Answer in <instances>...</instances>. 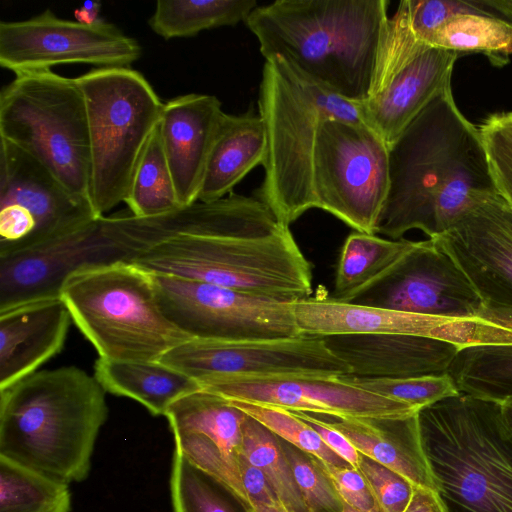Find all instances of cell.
Returning <instances> with one entry per match:
<instances>
[{"label": "cell", "mask_w": 512, "mask_h": 512, "mask_svg": "<svg viewBox=\"0 0 512 512\" xmlns=\"http://www.w3.org/2000/svg\"><path fill=\"white\" fill-rule=\"evenodd\" d=\"M0 139L36 158L74 197L91 204L89 126L76 78L52 70L16 74L0 92Z\"/></svg>", "instance_id": "cell-8"}, {"label": "cell", "mask_w": 512, "mask_h": 512, "mask_svg": "<svg viewBox=\"0 0 512 512\" xmlns=\"http://www.w3.org/2000/svg\"><path fill=\"white\" fill-rule=\"evenodd\" d=\"M499 196L479 128L458 108L451 82L389 146V190L376 234L413 229L437 238Z\"/></svg>", "instance_id": "cell-2"}, {"label": "cell", "mask_w": 512, "mask_h": 512, "mask_svg": "<svg viewBox=\"0 0 512 512\" xmlns=\"http://www.w3.org/2000/svg\"><path fill=\"white\" fill-rule=\"evenodd\" d=\"M100 10V1L87 0L83 3L81 7H78L74 11V17L76 21L81 24L88 26L97 25L104 21V19L100 17Z\"/></svg>", "instance_id": "cell-46"}, {"label": "cell", "mask_w": 512, "mask_h": 512, "mask_svg": "<svg viewBox=\"0 0 512 512\" xmlns=\"http://www.w3.org/2000/svg\"><path fill=\"white\" fill-rule=\"evenodd\" d=\"M499 405L502 420L508 430L512 433V397L508 398Z\"/></svg>", "instance_id": "cell-47"}, {"label": "cell", "mask_w": 512, "mask_h": 512, "mask_svg": "<svg viewBox=\"0 0 512 512\" xmlns=\"http://www.w3.org/2000/svg\"><path fill=\"white\" fill-rule=\"evenodd\" d=\"M347 302L454 319L477 317L483 307L465 274L430 238L415 241Z\"/></svg>", "instance_id": "cell-17"}, {"label": "cell", "mask_w": 512, "mask_h": 512, "mask_svg": "<svg viewBox=\"0 0 512 512\" xmlns=\"http://www.w3.org/2000/svg\"><path fill=\"white\" fill-rule=\"evenodd\" d=\"M266 152V128L259 113H225L211 149L198 201L210 202L229 195L252 169L263 165Z\"/></svg>", "instance_id": "cell-26"}, {"label": "cell", "mask_w": 512, "mask_h": 512, "mask_svg": "<svg viewBox=\"0 0 512 512\" xmlns=\"http://www.w3.org/2000/svg\"><path fill=\"white\" fill-rule=\"evenodd\" d=\"M315 208L376 235L389 190V146L364 122L324 118L313 156Z\"/></svg>", "instance_id": "cell-10"}, {"label": "cell", "mask_w": 512, "mask_h": 512, "mask_svg": "<svg viewBox=\"0 0 512 512\" xmlns=\"http://www.w3.org/2000/svg\"><path fill=\"white\" fill-rule=\"evenodd\" d=\"M70 312L61 297L0 313V390L36 372L65 343Z\"/></svg>", "instance_id": "cell-24"}, {"label": "cell", "mask_w": 512, "mask_h": 512, "mask_svg": "<svg viewBox=\"0 0 512 512\" xmlns=\"http://www.w3.org/2000/svg\"><path fill=\"white\" fill-rule=\"evenodd\" d=\"M433 239L465 274L484 307L512 312V210L500 196Z\"/></svg>", "instance_id": "cell-20"}, {"label": "cell", "mask_w": 512, "mask_h": 512, "mask_svg": "<svg viewBox=\"0 0 512 512\" xmlns=\"http://www.w3.org/2000/svg\"><path fill=\"white\" fill-rule=\"evenodd\" d=\"M141 46L115 25L58 18L50 9L23 21L0 22V65L16 74L65 64L129 67Z\"/></svg>", "instance_id": "cell-15"}, {"label": "cell", "mask_w": 512, "mask_h": 512, "mask_svg": "<svg viewBox=\"0 0 512 512\" xmlns=\"http://www.w3.org/2000/svg\"><path fill=\"white\" fill-rule=\"evenodd\" d=\"M301 335L408 334L444 340L460 349L492 342L488 324L480 317L454 319L309 297L293 303Z\"/></svg>", "instance_id": "cell-19"}, {"label": "cell", "mask_w": 512, "mask_h": 512, "mask_svg": "<svg viewBox=\"0 0 512 512\" xmlns=\"http://www.w3.org/2000/svg\"><path fill=\"white\" fill-rule=\"evenodd\" d=\"M159 362L199 381L215 375L314 376L348 375V365L318 336L259 340L192 338Z\"/></svg>", "instance_id": "cell-16"}, {"label": "cell", "mask_w": 512, "mask_h": 512, "mask_svg": "<svg viewBox=\"0 0 512 512\" xmlns=\"http://www.w3.org/2000/svg\"><path fill=\"white\" fill-rule=\"evenodd\" d=\"M171 493L175 512H237L234 504L238 502L231 493L177 451L173 457Z\"/></svg>", "instance_id": "cell-35"}, {"label": "cell", "mask_w": 512, "mask_h": 512, "mask_svg": "<svg viewBox=\"0 0 512 512\" xmlns=\"http://www.w3.org/2000/svg\"><path fill=\"white\" fill-rule=\"evenodd\" d=\"M98 218L36 158L0 139V257L68 234Z\"/></svg>", "instance_id": "cell-12"}, {"label": "cell", "mask_w": 512, "mask_h": 512, "mask_svg": "<svg viewBox=\"0 0 512 512\" xmlns=\"http://www.w3.org/2000/svg\"><path fill=\"white\" fill-rule=\"evenodd\" d=\"M124 202L131 214L139 218L164 215L182 207L164 154L159 125L150 137Z\"/></svg>", "instance_id": "cell-32"}, {"label": "cell", "mask_w": 512, "mask_h": 512, "mask_svg": "<svg viewBox=\"0 0 512 512\" xmlns=\"http://www.w3.org/2000/svg\"><path fill=\"white\" fill-rule=\"evenodd\" d=\"M224 114L219 99L208 94L181 95L163 104L160 136L182 207L198 201Z\"/></svg>", "instance_id": "cell-21"}, {"label": "cell", "mask_w": 512, "mask_h": 512, "mask_svg": "<svg viewBox=\"0 0 512 512\" xmlns=\"http://www.w3.org/2000/svg\"><path fill=\"white\" fill-rule=\"evenodd\" d=\"M280 444L308 511L340 512L344 502L316 457L283 439Z\"/></svg>", "instance_id": "cell-39"}, {"label": "cell", "mask_w": 512, "mask_h": 512, "mask_svg": "<svg viewBox=\"0 0 512 512\" xmlns=\"http://www.w3.org/2000/svg\"><path fill=\"white\" fill-rule=\"evenodd\" d=\"M76 81L89 126L90 201L100 217L125 201L164 103L130 67L96 68Z\"/></svg>", "instance_id": "cell-9"}, {"label": "cell", "mask_w": 512, "mask_h": 512, "mask_svg": "<svg viewBox=\"0 0 512 512\" xmlns=\"http://www.w3.org/2000/svg\"><path fill=\"white\" fill-rule=\"evenodd\" d=\"M291 412L307 422L333 452L351 466L357 467L361 453L344 434L325 424L316 414L297 411Z\"/></svg>", "instance_id": "cell-43"}, {"label": "cell", "mask_w": 512, "mask_h": 512, "mask_svg": "<svg viewBox=\"0 0 512 512\" xmlns=\"http://www.w3.org/2000/svg\"><path fill=\"white\" fill-rule=\"evenodd\" d=\"M68 484L0 458V512H70Z\"/></svg>", "instance_id": "cell-33"}, {"label": "cell", "mask_w": 512, "mask_h": 512, "mask_svg": "<svg viewBox=\"0 0 512 512\" xmlns=\"http://www.w3.org/2000/svg\"><path fill=\"white\" fill-rule=\"evenodd\" d=\"M344 381L380 396L406 403L419 411L459 394L448 373L411 378L340 376Z\"/></svg>", "instance_id": "cell-38"}, {"label": "cell", "mask_w": 512, "mask_h": 512, "mask_svg": "<svg viewBox=\"0 0 512 512\" xmlns=\"http://www.w3.org/2000/svg\"><path fill=\"white\" fill-rule=\"evenodd\" d=\"M424 43L460 57L480 53L493 65L503 66L512 55V24L486 16L459 15L442 23Z\"/></svg>", "instance_id": "cell-31"}, {"label": "cell", "mask_w": 512, "mask_h": 512, "mask_svg": "<svg viewBox=\"0 0 512 512\" xmlns=\"http://www.w3.org/2000/svg\"><path fill=\"white\" fill-rule=\"evenodd\" d=\"M257 6L255 0H158L148 24L166 40L192 37L207 29L245 23Z\"/></svg>", "instance_id": "cell-28"}, {"label": "cell", "mask_w": 512, "mask_h": 512, "mask_svg": "<svg viewBox=\"0 0 512 512\" xmlns=\"http://www.w3.org/2000/svg\"><path fill=\"white\" fill-rule=\"evenodd\" d=\"M402 4L413 35L422 43L442 23L459 15L486 16L512 24V0H403Z\"/></svg>", "instance_id": "cell-36"}, {"label": "cell", "mask_w": 512, "mask_h": 512, "mask_svg": "<svg viewBox=\"0 0 512 512\" xmlns=\"http://www.w3.org/2000/svg\"><path fill=\"white\" fill-rule=\"evenodd\" d=\"M229 401L277 437L302 451L334 466H351L333 452L307 422L297 417L293 412L269 405L238 400Z\"/></svg>", "instance_id": "cell-37"}, {"label": "cell", "mask_w": 512, "mask_h": 512, "mask_svg": "<svg viewBox=\"0 0 512 512\" xmlns=\"http://www.w3.org/2000/svg\"><path fill=\"white\" fill-rule=\"evenodd\" d=\"M249 512H288L281 503L257 504Z\"/></svg>", "instance_id": "cell-48"}, {"label": "cell", "mask_w": 512, "mask_h": 512, "mask_svg": "<svg viewBox=\"0 0 512 512\" xmlns=\"http://www.w3.org/2000/svg\"><path fill=\"white\" fill-rule=\"evenodd\" d=\"M478 128L497 193L512 210V112L490 114Z\"/></svg>", "instance_id": "cell-40"}, {"label": "cell", "mask_w": 512, "mask_h": 512, "mask_svg": "<svg viewBox=\"0 0 512 512\" xmlns=\"http://www.w3.org/2000/svg\"><path fill=\"white\" fill-rule=\"evenodd\" d=\"M159 241L133 263L156 275L294 303L312 293V266L289 226L258 197L231 192L150 219Z\"/></svg>", "instance_id": "cell-1"}, {"label": "cell", "mask_w": 512, "mask_h": 512, "mask_svg": "<svg viewBox=\"0 0 512 512\" xmlns=\"http://www.w3.org/2000/svg\"><path fill=\"white\" fill-rule=\"evenodd\" d=\"M459 57L417 40L400 2L389 17L370 92L355 103L361 120L390 146L451 82Z\"/></svg>", "instance_id": "cell-11"}, {"label": "cell", "mask_w": 512, "mask_h": 512, "mask_svg": "<svg viewBox=\"0 0 512 512\" xmlns=\"http://www.w3.org/2000/svg\"><path fill=\"white\" fill-rule=\"evenodd\" d=\"M175 451L202 470L225 460L237 466L246 414L228 399L200 389L176 400L167 410Z\"/></svg>", "instance_id": "cell-23"}, {"label": "cell", "mask_w": 512, "mask_h": 512, "mask_svg": "<svg viewBox=\"0 0 512 512\" xmlns=\"http://www.w3.org/2000/svg\"><path fill=\"white\" fill-rule=\"evenodd\" d=\"M60 297L101 358L159 361L166 352L192 339L162 313L154 275L134 263L78 272L66 281Z\"/></svg>", "instance_id": "cell-7"}, {"label": "cell", "mask_w": 512, "mask_h": 512, "mask_svg": "<svg viewBox=\"0 0 512 512\" xmlns=\"http://www.w3.org/2000/svg\"><path fill=\"white\" fill-rule=\"evenodd\" d=\"M258 107L267 152L256 197L289 226L315 208L313 156L320 121H363L355 103L314 82L281 57L265 60Z\"/></svg>", "instance_id": "cell-6"}, {"label": "cell", "mask_w": 512, "mask_h": 512, "mask_svg": "<svg viewBox=\"0 0 512 512\" xmlns=\"http://www.w3.org/2000/svg\"><path fill=\"white\" fill-rule=\"evenodd\" d=\"M340 512H380V510L376 509L373 511H363L344 503V507Z\"/></svg>", "instance_id": "cell-49"}, {"label": "cell", "mask_w": 512, "mask_h": 512, "mask_svg": "<svg viewBox=\"0 0 512 512\" xmlns=\"http://www.w3.org/2000/svg\"><path fill=\"white\" fill-rule=\"evenodd\" d=\"M320 337L344 361L348 375L368 378H411L448 373L457 345L408 334H361Z\"/></svg>", "instance_id": "cell-22"}, {"label": "cell", "mask_w": 512, "mask_h": 512, "mask_svg": "<svg viewBox=\"0 0 512 512\" xmlns=\"http://www.w3.org/2000/svg\"><path fill=\"white\" fill-rule=\"evenodd\" d=\"M448 374L459 393L501 404L512 397V344L461 349Z\"/></svg>", "instance_id": "cell-29"}, {"label": "cell", "mask_w": 512, "mask_h": 512, "mask_svg": "<svg viewBox=\"0 0 512 512\" xmlns=\"http://www.w3.org/2000/svg\"><path fill=\"white\" fill-rule=\"evenodd\" d=\"M237 466L242 484L253 506L280 503L263 472L250 463L242 452L238 456Z\"/></svg>", "instance_id": "cell-44"}, {"label": "cell", "mask_w": 512, "mask_h": 512, "mask_svg": "<svg viewBox=\"0 0 512 512\" xmlns=\"http://www.w3.org/2000/svg\"><path fill=\"white\" fill-rule=\"evenodd\" d=\"M367 480L380 512H403L414 485L401 474L361 454L357 465Z\"/></svg>", "instance_id": "cell-41"}, {"label": "cell", "mask_w": 512, "mask_h": 512, "mask_svg": "<svg viewBox=\"0 0 512 512\" xmlns=\"http://www.w3.org/2000/svg\"><path fill=\"white\" fill-rule=\"evenodd\" d=\"M386 0H277L245 24L265 60L281 57L352 103L370 92L389 21Z\"/></svg>", "instance_id": "cell-3"}, {"label": "cell", "mask_w": 512, "mask_h": 512, "mask_svg": "<svg viewBox=\"0 0 512 512\" xmlns=\"http://www.w3.org/2000/svg\"><path fill=\"white\" fill-rule=\"evenodd\" d=\"M438 492L450 512H512V433L498 403L459 393L418 413Z\"/></svg>", "instance_id": "cell-5"}, {"label": "cell", "mask_w": 512, "mask_h": 512, "mask_svg": "<svg viewBox=\"0 0 512 512\" xmlns=\"http://www.w3.org/2000/svg\"><path fill=\"white\" fill-rule=\"evenodd\" d=\"M418 413L368 418L316 415L344 434L361 454L401 474L415 487L438 491L424 448Z\"/></svg>", "instance_id": "cell-25"}, {"label": "cell", "mask_w": 512, "mask_h": 512, "mask_svg": "<svg viewBox=\"0 0 512 512\" xmlns=\"http://www.w3.org/2000/svg\"><path fill=\"white\" fill-rule=\"evenodd\" d=\"M201 388L228 400L338 418L405 417L418 409L354 386L339 377L215 375Z\"/></svg>", "instance_id": "cell-18"}, {"label": "cell", "mask_w": 512, "mask_h": 512, "mask_svg": "<svg viewBox=\"0 0 512 512\" xmlns=\"http://www.w3.org/2000/svg\"><path fill=\"white\" fill-rule=\"evenodd\" d=\"M140 253L122 231L118 216H100L84 226L29 250L0 257V313L60 297L78 272L119 262Z\"/></svg>", "instance_id": "cell-13"}, {"label": "cell", "mask_w": 512, "mask_h": 512, "mask_svg": "<svg viewBox=\"0 0 512 512\" xmlns=\"http://www.w3.org/2000/svg\"><path fill=\"white\" fill-rule=\"evenodd\" d=\"M95 376L67 366L0 390V458L69 484L82 481L108 408Z\"/></svg>", "instance_id": "cell-4"}, {"label": "cell", "mask_w": 512, "mask_h": 512, "mask_svg": "<svg viewBox=\"0 0 512 512\" xmlns=\"http://www.w3.org/2000/svg\"><path fill=\"white\" fill-rule=\"evenodd\" d=\"M415 241L387 240L354 232L342 247L332 298L347 302L361 287L372 281L410 250Z\"/></svg>", "instance_id": "cell-30"}, {"label": "cell", "mask_w": 512, "mask_h": 512, "mask_svg": "<svg viewBox=\"0 0 512 512\" xmlns=\"http://www.w3.org/2000/svg\"><path fill=\"white\" fill-rule=\"evenodd\" d=\"M316 459L345 504L363 511L379 509L367 480L357 467L334 466Z\"/></svg>", "instance_id": "cell-42"}, {"label": "cell", "mask_w": 512, "mask_h": 512, "mask_svg": "<svg viewBox=\"0 0 512 512\" xmlns=\"http://www.w3.org/2000/svg\"><path fill=\"white\" fill-rule=\"evenodd\" d=\"M403 512H450L437 490L414 487L411 499Z\"/></svg>", "instance_id": "cell-45"}, {"label": "cell", "mask_w": 512, "mask_h": 512, "mask_svg": "<svg viewBox=\"0 0 512 512\" xmlns=\"http://www.w3.org/2000/svg\"><path fill=\"white\" fill-rule=\"evenodd\" d=\"M242 453L263 472L288 512H309L282 450L280 439L248 415L242 426Z\"/></svg>", "instance_id": "cell-34"}, {"label": "cell", "mask_w": 512, "mask_h": 512, "mask_svg": "<svg viewBox=\"0 0 512 512\" xmlns=\"http://www.w3.org/2000/svg\"><path fill=\"white\" fill-rule=\"evenodd\" d=\"M153 275L162 313L191 338L235 341L302 336L293 303L205 282Z\"/></svg>", "instance_id": "cell-14"}, {"label": "cell", "mask_w": 512, "mask_h": 512, "mask_svg": "<svg viewBox=\"0 0 512 512\" xmlns=\"http://www.w3.org/2000/svg\"><path fill=\"white\" fill-rule=\"evenodd\" d=\"M94 376L105 391L144 405L153 415H164L181 397L198 391V381L159 361L126 362L99 357Z\"/></svg>", "instance_id": "cell-27"}]
</instances>
